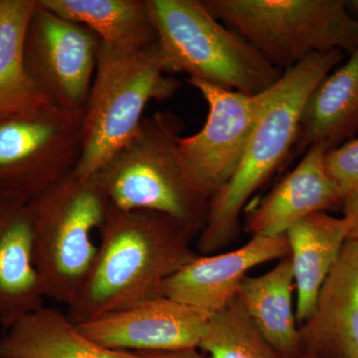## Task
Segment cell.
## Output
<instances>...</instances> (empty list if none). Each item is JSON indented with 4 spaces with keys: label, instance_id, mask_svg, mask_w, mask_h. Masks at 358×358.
Masks as SVG:
<instances>
[{
    "label": "cell",
    "instance_id": "obj_20",
    "mask_svg": "<svg viewBox=\"0 0 358 358\" xmlns=\"http://www.w3.org/2000/svg\"><path fill=\"white\" fill-rule=\"evenodd\" d=\"M37 0H0V117L31 114L50 103L33 84L24 40Z\"/></svg>",
    "mask_w": 358,
    "mask_h": 358
},
{
    "label": "cell",
    "instance_id": "obj_26",
    "mask_svg": "<svg viewBox=\"0 0 358 358\" xmlns=\"http://www.w3.org/2000/svg\"><path fill=\"white\" fill-rule=\"evenodd\" d=\"M345 3L348 13L358 20V0H345Z\"/></svg>",
    "mask_w": 358,
    "mask_h": 358
},
{
    "label": "cell",
    "instance_id": "obj_25",
    "mask_svg": "<svg viewBox=\"0 0 358 358\" xmlns=\"http://www.w3.org/2000/svg\"><path fill=\"white\" fill-rule=\"evenodd\" d=\"M148 358H205L197 352V350H173V352H141Z\"/></svg>",
    "mask_w": 358,
    "mask_h": 358
},
{
    "label": "cell",
    "instance_id": "obj_1",
    "mask_svg": "<svg viewBox=\"0 0 358 358\" xmlns=\"http://www.w3.org/2000/svg\"><path fill=\"white\" fill-rule=\"evenodd\" d=\"M99 232L95 261L68 307V317L78 326L164 296V282L199 255L192 249L194 237L159 212L110 204Z\"/></svg>",
    "mask_w": 358,
    "mask_h": 358
},
{
    "label": "cell",
    "instance_id": "obj_9",
    "mask_svg": "<svg viewBox=\"0 0 358 358\" xmlns=\"http://www.w3.org/2000/svg\"><path fill=\"white\" fill-rule=\"evenodd\" d=\"M101 39L37 1L24 40L30 79L51 106L82 112L93 83Z\"/></svg>",
    "mask_w": 358,
    "mask_h": 358
},
{
    "label": "cell",
    "instance_id": "obj_22",
    "mask_svg": "<svg viewBox=\"0 0 358 358\" xmlns=\"http://www.w3.org/2000/svg\"><path fill=\"white\" fill-rule=\"evenodd\" d=\"M199 348L210 358H282L235 296L209 317Z\"/></svg>",
    "mask_w": 358,
    "mask_h": 358
},
{
    "label": "cell",
    "instance_id": "obj_14",
    "mask_svg": "<svg viewBox=\"0 0 358 358\" xmlns=\"http://www.w3.org/2000/svg\"><path fill=\"white\" fill-rule=\"evenodd\" d=\"M329 148L315 143L296 169L250 213L247 230L259 236H279L301 219L343 206V193L327 171Z\"/></svg>",
    "mask_w": 358,
    "mask_h": 358
},
{
    "label": "cell",
    "instance_id": "obj_2",
    "mask_svg": "<svg viewBox=\"0 0 358 358\" xmlns=\"http://www.w3.org/2000/svg\"><path fill=\"white\" fill-rule=\"evenodd\" d=\"M343 57L339 50L313 54L284 71L268 90L236 171L209 201L197 241L199 255H213L236 239L245 204L286 159L296 143L308 99Z\"/></svg>",
    "mask_w": 358,
    "mask_h": 358
},
{
    "label": "cell",
    "instance_id": "obj_19",
    "mask_svg": "<svg viewBox=\"0 0 358 358\" xmlns=\"http://www.w3.org/2000/svg\"><path fill=\"white\" fill-rule=\"evenodd\" d=\"M294 278L291 257L266 274L242 281L237 298L282 358H300V334L292 306Z\"/></svg>",
    "mask_w": 358,
    "mask_h": 358
},
{
    "label": "cell",
    "instance_id": "obj_15",
    "mask_svg": "<svg viewBox=\"0 0 358 358\" xmlns=\"http://www.w3.org/2000/svg\"><path fill=\"white\" fill-rule=\"evenodd\" d=\"M28 202L0 196V324L43 308Z\"/></svg>",
    "mask_w": 358,
    "mask_h": 358
},
{
    "label": "cell",
    "instance_id": "obj_5",
    "mask_svg": "<svg viewBox=\"0 0 358 358\" xmlns=\"http://www.w3.org/2000/svg\"><path fill=\"white\" fill-rule=\"evenodd\" d=\"M167 75L200 80L258 95L284 71L268 62L236 32L226 27L200 0H147Z\"/></svg>",
    "mask_w": 358,
    "mask_h": 358
},
{
    "label": "cell",
    "instance_id": "obj_27",
    "mask_svg": "<svg viewBox=\"0 0 358 358\" xmlns=\"http://www.w3.org/2000/svg\"><path fill=\"white\" fill-rule=\"evenodd\" d=\"M300 358H310V357H301Z\"/></svg>",
    "mask_w": 358,
    "mask_h": 358
},
{
    "label": "cell",
    "instance_id": "obj_16",
    "mask_svg": "<svg viewBox=\"0 0 358 358\" xmlns=\"http://www.w3.org/2000/svg\"><path fill=\"white\" fill-rule=\"evenodd\" d=\"M348 219L319 212L294 224L286 235L296 289V320L303 324L315 310L322 285L348 239Z\"/></svg>",
    "mask_w": 358,
    "mask_h": 358
},
{
    "label": "cell",
    "instance_id": "obj_17",
    "mask_svg": "<svg viewBox=\"0 0 358 358\" xmlns=\"http://www.w3.org/2000/svg\"><path fill=\"white\" fill-rule=\"evenodd\" d=\"M0 358H148L106 348L82 333L67 315L41 308L21 317L0 338Z\"/></svg>",
    "mask_w": 358,
    "mask_h": 358
},
{
    "label": "cell",
    "instance_id": "obj_13",
    "mask_svg": "<svg viewBox=\"0 0 358 358\" xmlns=\"http://www.w3.org/2000/svg\"><path fill=\"white\" fill-rule=\"evenodd\" d=\"M299 334L301 357L358 358V242L346 240Z\"/></svg>",
    "mask_w": 358,
    "mask_h": 358
},
{
    "label": "cell",
    "instance_id": "obj_10",
    "mask_svg": "<svg viewBox=\"0 0 358 358\" xmlns=\"http://www.w3.org/2000/svg\"><path fill=\"white\" fill-rule=\"evenodd\" d=\"M208 105V117L199 133L179 138L178 143L193 176L212 199L232 178L246 150L268 90L247 95L216 85L188 79Z\"/></svg>",
    "mask_w": 358,
    "mask_h": 358
},
{
    "label": "cell",
    "instance_id": "obj_3",
    "mask_svg": "<svg viewBox=\"0 0 358 358\" xmlns=\"http://www.w3.org/2000/svg\"><path fill=\"white\" fill-rule=\"evenodd\" d=\"M178 138L173 115L143 117L96 176L113 206L166 214L195 237L204 228L210 199L186 164Z\"/></svg>",
    "mask_w": 358,
    "mask_h": 358
},
{
    "label": "cell",
    "instance_id": "obj_4",
    "mask_svg": "<svg viewBox=\"0 0 358 358\" xmlns=\"http://www.w3.org/2000/svg\"><path fill=\"white\" fill-rule=\"evenodd\" d=\"M180 82L167 76L159 43L131 48L101 42L83 110V148L75 171L98 173L136 134L150 101L173 98Z\"/></svg>",
    "mask_w": 358,
    "mask_h": 358
},
{
    "label": "cell",
    "instance_id": "obj_21",
    "mask_svg": "<svg viewBox=\"0 0 358 358\" xmlns=\"http://www.w3.org/2000/svg\"><path fill=\"white\" fill-rule=\"evenodd\" d=\"M61 17L83 24L102 43L148 46L157 42L147 0H37Z\"/></svg>",
    "mask_w": 358,
    "mask_h": 358
},
{
    "label": "cell",
    "instance_id": "obj_7",
    "mask_svg": "<svg viewBox=\"0 0 358 358\" xmlns=\"http://www.w3.org/2000/svg\"><path fill=\"white\" fill-rule=\"evenodd\" d=\"M270 64L286 71L315 53L358 46V20L345 0H200Z\"/></svg>",
    "mask_w": 358,
    "mask_h": 358
},
{
    "label": "cell",
    "instance_id": "obj_11",
    "mask_svg": "<svg viewBox=\"0 0 358 358\" xmlns=\"http://www.w3.org/2000/svg\"><path fill=\"white\" fill-rule=\"evenodd\" d=\"M210 315L164 296L78 327L88 338L112 350L173 352L197 350Z\"/></svg>",
    "mask_w": 358,
    "mask_h": 358
},
{
    "label": "cell",
    "instance_id": "obj_6",
    "mask_svg": "<svg viewBox=\"0 0 358 358\" xmlns=\"http://www.w3.org/2000/svg\"><path fill=\"white\" fill-rule=\"evenodd\" d=\"M110 207L96 174L75 169L28 202L45 298L67 307L76 300L98 252L93 232L102 227Z\"/></svg>",
    "mask_w": 358,
    "mask_h": 358
},
{
    "label": "cell",
    "instance_id": "obj_24",
    "mask_svg": "<svg viewBox=\"0 0 358 358\" xmlns=\"http://www.w3.org/2000/svg\"><path fill=\"white\" fill-rule=\"evenodd\" d=\"M343 209V216L350 222L348 239L358 242V192L345 200Z\"/></svg>",
    "mask_w": 358,
    "mask_h": 358
},
{
    "label": "cell",
    "instance_id": "obj_12",
    "mask_svg": "<svg viewBox=\"0 0 358 358\" xmlns=\"http://www.w3.org/2000/svg\"><path fill=\"white\" fill-rule=\"evenodd\" d=\"M289 255L286 234L255 235L243 246L228 253L197 256L164 282L162 296L213 315L237 296L250 270Z\"/></svg>",
    "mask_w": 358,
    "mask_h": 358
},
{
    "label": "cell",
    "instance_id": "obj_23",
    "mask_svg": "<svg viewBox=\"0 0 358 358\" xmlns=\"http://www.w3.org/2000/svg\"><path fill=\"white\" fill-rule=\"evenodd\" d=\"M324 164L345 200L358 192V138L327 150Z\"/></svg>",
    "mask_w": 358,
    "mask_h": 358
},
{
    "label": "cell",
    "instance_id": "obj_18",
    "mask_svg": "<svg viewBox=\"0 0 358 358\" xmlns=\"http://www.w3.org/2000/svg\"><path fill=\"white\" fill-rule=\"evenodd\" d=\"M357 131L358 46L308 99L294 148L303 152L322 143L333 150L355 138Z\"/></svg>",
    "mask_w": 358,
    "mask_h": 358
},
{
    "label": "cell",
    "instance_id": "obj_8",
    "mask_svg": "<svg viewBox=\"0 0 358 358\" xmlns=\"http://www.w3.org/2000/svg\"><path fill=\"white\" fill-rule=\"evenodd\" d=\"M83 110L47 106L0 117V196L29 202L76 169Z\"/></svg>",
    "mask_w": 358,
    "mask_h": 358
}]
</instances>
